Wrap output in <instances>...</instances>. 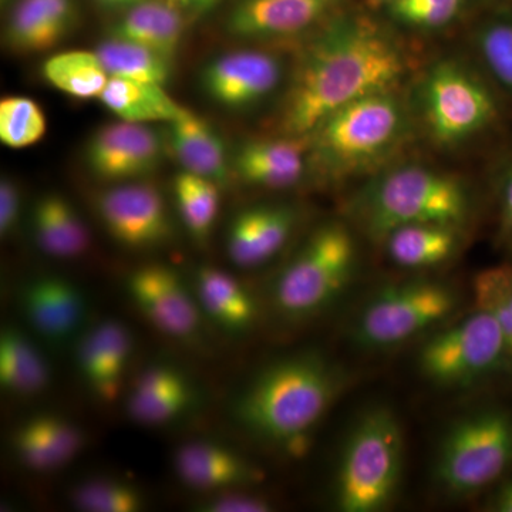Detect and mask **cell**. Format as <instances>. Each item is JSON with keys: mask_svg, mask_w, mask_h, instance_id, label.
<instances>
[{"mask_svg": "<svg viewBox=\"0 0 512 512\" xmlns=\"http://www.w3.org/2000/svg\"><path fill=\"white\" fill-rule=\"evenodd\" d=\"M406 70L403 50L382 28L365 18L340 19L299 63L282 109V131L309 136L353 101L392 92Z\"/></svg>", "mask_w": 512, "mask_h": 512, "instance_id": "1", "label": "cell"}, {"mask_svg": "<svg viewBox=\"0 0 512 512\" xmlns=\"http://www.w3.org/2000/svg\"><path fill=\"white\" fill-rule=\"evenodd\" d=\"M342 389L338 370L315 353L272 363L238 394L232 416L247 433L298 453Z\"/></svg>", "mask_w": 512, "mask_h": 512, "instance_id": "2", "label": "cell"}, {"mask_svg": "<svg viewBox=\"0 0 512 512\" xmlns=\"http://www.w3.org/2000/svg\"><path fill=\"white\" fill-rule=\"evenodd\" d=\"M403 434L392 410L375 407L350 431L335 480V504L343 512L389 507L402 481Z\"/></svg>", "mask_w": 512, "mask_h": 512, "instance_id": "3", "label": "cell"}, {"mask_svg": "<svg viewBox=\"0 0 512 512\" xmlns=\"http://www.w3.org/2000/svg\"><path fill=\"white\" fill-rule=\"evenodd\" d=\"M359 211L367 234L384 239L407 225L457 227L467 217L468 197L456 178L409 165L379 178L366 192Z\"/></svg>", "mask_w": 512, "mask_h": 512, "instance_id": "4", "label": "cell"}, {"mask_svg": "<svg viewBox=\"0 0 512 512\" xmlns=\"http://www.w3.org/2000/svg\"><path fill=\"white\" fill-rule=\"evenodd\" d=\"M356 244L345 225H323L276 278L272 302L286 319L312 318L342 295L355 274Z\"/></svg>", "mask_w": 512, "mask_h": 512, "instance_id": "5", "label": "cell"}, {"mask_svg": "<svg viewBox=\"0 0 512 512\" xmlns=\"http://www.w3.org/2000/svg\"><path fill=\"white\" fill-rule=\"evenodd\" d=\"M512 466V414L488 407L456 421L441 440L434 477L447 494L464 497L495 483Z\"/></svg>", "mask_w": 512, "mask_h": 512, "instance_id": "6", "label": "cell"}, {"mask_svg": "<svg viewBox=\"0 0 512 512\" xmlns=\"http://www.w3.org/2000/svg\"><path fill=\"white\" fill-rule=\"evenodd\" d=\"M404 114L392 93L353 101L313 131L315 153L333 177L350 175L375 163L400 140Z\"/></svg>", "mask_w": 512, "mask_h": 512, "instance_id": "7", "label": "cell"}, {"mask_svg": "<svg viewBox=\"0 0 512 512\" xmlns=\"http://www.w3.org/2000/svg\"><path fill=\"white\" fill-rule=\"evenodd\" d=\"M457 306L456 291L441 282L384 286L363 306L353 338L369 350L396 348L444 322Z\"/></svg>", "mask_w": 512, "mask_h": 512, "instance_id": "8", "label": "cell"}, {"mask_svg": "<svg viewBox=\"0 0 512 512\" xmlns=\"http://www.w3.org/2000/svg\"><path fill=\"white\" fill-rule=\"evenodd\" d=\"M507 346L491 313L476 311L427 340L420 350L421 373L441 387H468L508 365Z\"/></svg>", "mask_w": 512, "mask_h": 512, "instance_id": "9", "label": "cell"}, {"mask_svg": "<svg viewBox=\"0 0 512 512\" xmlns=\"http://www.w3.org/2000/svg\"><path fill=\"white\" fill-rule=\"evenodd\" d=\"M421 99L431 136L446 146L476 136L497 117L487 87L453 62L436 64L430 70Z\"/></svg>", "mask_w": 512, "mask_h": 512, "instance_id": "10", "label": "cell"}, {"mask_svg": "<svg viewBox=\"0 0 512 512\" xmlns=\"http://www.w3.org/2000/svg\"><path fill=\"white\" fill-rule=\"evenodd\" d=\"M126 291L148 322L168 338L184 343L200 339V303L173 269L141 266L127 276Z\"/></svg>", "mask_w": 512, "mask_h": 512, "instance_id": "11", "label": "cell"}, {"mask_svg": "<svg viewBox=\"0 0 512 512\" xmlns=\"http://www.w3.org/2000/svg\"><path fill=\"white\" fill-rule=\"evenodd\" d=\"M97 214L107 232L130 249H150L173 237L163 195L153 185L131 183L100 192Z\"/></svg>", "mask_w": 512, "mask_h": 512, "instance_id": "12", "label": "cell"}, {"mask_svg": "<svg viewBox=\"0 0 512 512\" xmlns=\"http://www.w3.org/2000/svg\"><path fill=\"white\" fill-rule=\"evenodd\" d=\"M165 154L163 134L151 124H107L90 137L87 167L106 181H133L153 174Z\"/></svg>", "mask_w": 512, "mask_h": 512, "instance_id": "13", "label": "cell"}, {"mask_svg": "<svg viewBox=\"0 0 512 512\" xmlns=\"http://www.w3.org/2000/svg\"><path fill=\"white\" fill-rule=\"evenodd\" d=\"M281 60L259 50H235L205 64L200 86L208 99L229 110H245L264 101L281 83Z\"/></svg>", "mask_w": 512, "mask_h": 512, "instance_id": "14", "label": "cell"}, {"mask_svg": "<svg viewBox=\"0 0 512 512\" xmlns=\"http://www.w3.org/2000/svg\"><path fill=\"white\" fill-rule=\"evenodd\" d=\"M29 325L52 345H63L76 335L86 315L83 293L59 276H40L20 293Z\"/></svg>", "mask_w": 512, "mask_h": 512, "instance_id": "15", "label": "cell"}, {"mask_svg": "<svg viewBox=\"0 0 512 512\" xmlns=\"http://www.w3.org/2000/svg\"><path fill=\"white\" fill-rule=\"evenodd\" d=\"M296 225L288 205H256L235 215L227 234L229 259L239 268H256L285 247Z\"/></svg>", "mask_w": 512, "mask_h": 512, "instance_id": "16", "label": "cell"}, {"mask_svg": "<svg viewBox=\"0 0 512 512\" xmlns=\"http://www.w3.org/2000/svg\"><path fill=\"white\" fill-rule=\"evenodd\" d=\"M175 474L198 491L237 490L259 483L264 473L251 461L214 441H191L174 454Z\"/></svg>", "mask_w": 512, "mask_h": 512, "instance_id": "17", "label": "cell"}, {"mask_svg": "<svg viewBox=\"0 0 512 512\" xmlns=\"http://www.w3.org/2000/svg\"><path fill=\"white\" fill-rule=\"evenodd\" d=\"M133 349L130 330L116 320H104L80 340L77 365L101 402L111 403L119 396Z\"/></svg>", "mask_w": 512, "mask_h": 512, "instance_id": "18", "label": "cell"}, {"mask_svg": "<svg viewBox=\"0 0 512 512\" xmlns=\"http://www.w3.org/2000/svg\"><path fill=\"white\" fill-rule=\"evenodd\" d=\"M339 0H238L229 12L231 35L279 37L301 33L318 23Z\"/></svg>", "mask_w": 512, "mask_h": 512, "instance_id": "19", "label": "cell"}, {"mask_svg": "<svg viewBox=\"0 0 512 512\" xmlns=\"http://www.w3.org/2000/svg\"><path fill=\"white\" fill-rule=\"evenodd\" d=\"M198 403L194 383L177 367L154 365L141 373L128 393V416L143 426H163Z\"/></svg>", "mask_w": 512, "mask_h": 512, "instance_id": "20", "label": "cell"}, {"mask_svg": "<svg viewBox=\"0 0 512 512\" xmlns=\"http://www.w3.org/2000/svg\"><path fill=\"white\" fill-rule=\"evenodd\" d=\"M86 436L72 421L39 414L20 423L12 434V447L20 463L37 473L57 470L74 460L84 448Z\"/></svg>", "mask_w": 512, "mask_h": 512, "instance_id": "21", "label": "cell"}, {"mask_svg": "<svg viewBox=\"0 0 512 512\" xmlns=\"http://www.w3.org/2000/svg\"><path fill=\"white\" fill-rule=\"evenodd\" d=\"M74 0H18L6 28V42L19 53L52 49L72 33L77 23Z\"/></svg>", "mask_w": 512, "mask_h": 512, "instance_id": "22", "label": "cell"}, {"mask_svg": "<svg viewBox=\"0 0 512 512\" xmlns=\"http://www.w3.org/2000/svg\"><path fill=\"white\" fill-rule=\"evenodd\" d=\"M305 137L248 141L235 154V170L256 187H292L305 173Z\"/></svg>", "mask_w": 512, "mask_h": 512, "instance_id": "23", "label": "cell"}, {"mask_svg": "<svg viewBox=\"0 0 512 512\" xmlns=\"http://www.w3.org/2000/svg\"><path fill=\"white\" fill-rule=\"evenodd\" d=\"M170 126L168 146L184 171L225 184L229 177L227 150L220 134L208 121L185 110Z\"/></svg>", "mask_w": 512, "mask_h": 512, "instance_id": "24", "label": "cell"}, {"mask_svg": "<svg viewBox=\"0 0 512 512\" xmlns=\"http://www.w3.org/2000/svg\"><path fill=\"white\" fill-rule=\"evenodd\" d=\"M184 29L183 10L168 0H144L128 8L111 28L110 36L146 46L173 62L183 42Z\"/></svg>", "mask_w": 512, "mask_h": 512, "instance_id": "25", "label": "cell"}, {"mask_svg": "<svg viewBox=\"0 0 512 512\" xmlns=\"http://www.w3.org/2000/svg\"><path fill=\"white\" fill-rule=\"evenodd\" d=\"M195 296L202 313L229 333H244L254 326L258 308L254 296L234 276L221 269H198Z\"/></svg>", "mask_w": 512, "mask_h": 512, "instance_id": "26", "label": "cell"}, {"mask_svg": "<svg viewBox=\"0 0 512 512\" xmlns=\"http://www.w3.org/2000/svg\"><path fill=\"white\" fill-rule=\"evenodd\" d=\"M32 229L39 248L53 258H79L90 247L89 229L79 212L60 195L49 194L37 200Z\"/></svg>", "mask_w": 512, "mask_h": 512, "instance_id": "27", "label": "cell"}, {"mask_svg": "<svg viewBox=\"0 0 512 512\" xmlns=\"http://www.w3.org/2000/svg\"><path fill=\"white\" fill-rule=\"evenodd\" d=\"M99 99L111 113L128 123L170 124L187 110L168 96L164 86L120 77H110Z\"/></svg>", "mask_w": 512, "mask_h": 512, "instance_id": "28", "label": "cell"}, {"mask_svg": "<svg viewBox=\"0 0 512 512\" xmlns=\"http://www.w3.org/2000/svg\"><path fill=\"white\" fill-rule=\"evenodd\" d=\"M390 259L406 269L444 264L458 247L456 227L443 224L407 225L384 238Z\"/></svg>", "mask_w": 512, "mask_h": 512, "instance_id": "29", "label": "cell"}, {"mask_svg": "<svg viewBox=\"0 0 512 512\" xmlns=\"http://www.w3.org/2000/svg\"><path fill=\"white\" fill-rule=\"evenodd\" d=\"M49 365L39 349L18 329L0 336V384L19 397L37 396L49 386Z\"/></svg>", "mask_w": 512, "mask_h": 512, "instance_id": "30", "label": "cell"}, {"mask_svg": "<svg viewBox=\"0 0 512 512\" xmlns=\"http://www.w3.org/2000/svg\"><path fill=\"white\" fill-rule=\"evenodd\" d=\"M96 55L110 77L164 86L173 76V62L146 46L110 36L96 47Z\"/></svg>", "mask_w": 512, "mask_h": 512, "instance_id": "31", "label": "cell"}, {"mask_svg": "<svg viewBox=\"0 0 512 512\" xmlns=\"http://www.w3.org/2000/svg\"><path fill=\"white\" fill-rule=\"evenodd\" d=\"M42 74L60 92L82 100L100 97L110 79L96 52L86 50L49 57L43 63Z\"/></svg>", "mask_w": 512, "mask_h": 512, "instance_id": "32", "label": "cell"}, {"mask_svg": "<svg viewBox=\"0 0 512 512\" xmlns=\"http://www.w3.org/2000/svg\"><path fill=\"white\" fill-rule=\"evenodd\" d=\"M220 184L183 171L174 178L178 212L191 237L207 241L220 210Z\"/></svg>", "mask_w": 512, "mask_h": 512, "instance_id": "33", "label": "cell"}, {"mask_svg": "<svg viewBox=\"0 0 512 512\" xmlns=\"http://www.w3.org/2000/svg\"><path fill=\"white\" fill-rule=\"evenodd\" d=\"M474 298L477 308L493 315L500 326L512 365V268L494 266L484 269L474 278Z\"/></svg>", "mask_w": 512, "mask_h": 512, "instance_id": "34", "label": "cell"}, {"mask_svg": "<svg viewBox=\"0 0 512 512\" xmlns=\"http://www.w3.org/2000/svg\"><path fill=\"white\" fill-rule=\"evenodd\" d=\"M46 117L39 104L23 96L0 101V140L10 148H26L42 140Z\"/></svg>", "mask_w": 512, "mask_h": 512, "instance_id": "35", "label": "cell"}, {"mask_svg": "<svg viewBox=\"0 0 512 512\" xmlns=\"http://www.w3.org/2000/svg\"><path fill=\"white\" fill-rule=\"evenodd\" d=\"M76 508L86 512H136L144 508V497L137 487L114 478L86 481L72 495Z\"/></svg>", "mask_w": 512, "mask_h": 512, "instance_id": "36", "label": "cell"}, {"mask_svg": "<svg viewBox=\"0 0 512 512\" xmlns=\"http://www.w3.org/2000/svg\"><path fill=\"white\" fill-rule=\"evenodd\" d=\"M394 19L419 29L443 28L457 18L464 0H387Z\"/></svg>", "mask_w": 512, "mask_h": 512, "instance_id": "37", "label": "cell"}, {"mask_svg": "<svg viewBox=\"0 0 512 512\" xmlns=\"http://www.w3.org/2000/svg\"><path fill=\"white\" fill-rule=\"evenodd\" d=\"M478 47L491 73L512 93V22H493L478 35Z\"/></svg>", "mask_w": 512, "mask_h": 512, "instance_id": "38", "label": "cell"}, {"mask_svg": "<svg viewBox=\"0 0 512 512\" xmlns=\"http://www.w3.org/2000/svg\"><path fill=\"white\" fill-rule=\"evenodd\" d=\"M231 491H222L221 495L201 505V510L210 512H266L271 510V505L261 498L249 494H232Z\"/></svg>", "mask_w": 512, "mask_h": 512, "instance_id": "39", "label": "cell"}, {"mask_svg": "<svg viewBox=\"0 0 512 512\" xmlns=\"http://www.w3.org/2000/svg\"><path fill=\"white\" fill-rule=\"evenodd\" d=\"M20 191L18 185L10 178H3L0 183V234L8 237L15 229L20 215Z\"/></svg>", "mask_w": 512, "mask_h": 512, "instance_id": "40", "label": "cell"}, {"mask_svg": "<svg viewBox=\"0 0 512 512\" xmlns=\"http://www.w3.org/2000/svg\"><path fill=\"white\" fill-rule=\"evenodd\" d=\"M493 507L498 512H512V478L498 490Z\"/></svg>", "mask_w": 512, "mask_h": 512, "instance_id": "41", "label": "cell"}, {"mask_svg": "<svg viewBox=\"0 0 512 512\" xmlns=\"http://www.w3.org/2000/svg\"><path fill=\"white\" fill-rule=\"evenodd\" d=\"M173 3L178 9L183 12H204V10L211 9L218 0H168Z\"/></svg>", "mask_w": 512, "mask_h": 512, "instance_id": "42", "label": "cell"}, {"mask_svg": "<svg viewBox=\"0 0 512 512\" xmlns=\"http://www.w3.org/2000/svg\"><path fill=\"white\" fill-rule=\"evenodd\" d=\"M503 225L507 231H512V171L504 188Z\"/></svg>", "mask_w": 512, "mask_h": 512, "instance_id": "43", "label": "cell"}, {"mask_svg": "<svg viewBox=\"0 0 512 512\" xmlns=\"http://www.w3.org/2000/svg\"><path fill=\"white\" fill-rule=\"evenodd\" d=\"M97 2L109 6V8H131V6L138 5L144 0H97Z\"/></svg>", "mask_w": 512, "mask_h": 512, "instance_id": "44", "label": "cell"}, {"mask_svg": "<svg viewBox=\"0 0 512 512\" xmlns=\"http://www.w3.org/2000/svg\"><path fill=\"white\" fill-rule=\"evenodd\" d=\"M10 0H2V3H8Z\"/></svg>", "mask_w": 512, "mask_h": 512, "instance_id": "45", "label": "cell"}, {"mask_svg": "<svg viewBox=\"0 0 512 512\" xmlns=\"http://www.w3.org/2000/svg\"><path fill=\"white\" fill-rule=\"evenodd\" d=\"M372 2H383V0H372Z\"/></svg>", "mask_w": 512, "mask_h": 512, "instance_id": "46", "label": "cell"}, {"mask_svg": "<svg viewBox=\"0 0 512 512\" xmlns=\"http://www.w3.org/2000/svg\"><path fill=\"white\" fill-rule=\"evenodd\" d=\"M511 268H512V265H511Z\"/></svg>", "mask_w": 512, "mask_h": 512, "instance_id": "47", "label": "cell"}]
</instances>
